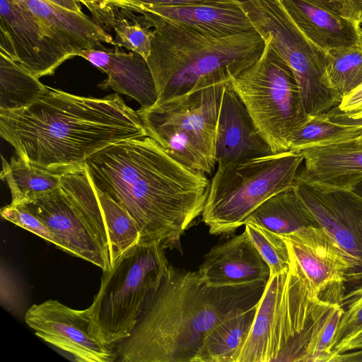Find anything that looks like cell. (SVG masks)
Segmentation results:
<instances>
[{"instance_id": "obj_1", "label": "cell", "mask_w": 362, "mask_h": 362, "mask_svg": "<svg viewBox=\"0 0 362 362\" xmlns=\"http://www.w3.org/2000/svg\"><path fill=\"white\" fill-rule=\"evenodd\" d=\"M85 165L94 187L134 220L140 242L165 250L180 248V238L202 214L210 187L206 174L149 136L112 144L88 157Z\"/></svg>"}, {"instance_id": "obj_2", "label": "cell", "mask_w": 362, "mask_h": 362, "mask_svg": "<svg viewBox=\"0 0 362 362\" xmlns=\"http://www.w3.org/2000/svg\"><path fill=\"white\" fill-rule=\"evenodd\" d=\"M0 135L26 163L62 175L112 144L148 136L117 94L83 97L50 87L27 107L0 111Z\"/></svg>"}, {"instance_id": "obj_3", "label": "cell", "mask_w": 362, "mask_h": 362, "mask_svg": "<svg viewBox=\"0 0 362 362\" xmlns=\"http://www.w3.org/2000/svg\"><path fill=\"white\" fill-rule=\"evenodd\" d=\"M267 283L209 286L198 271L169 263L130 335L115 345L116 361L193 362L206 334L224 320L257 305Z\"/></svg>"}, {"instance_id": "obj_4", "label": "cell", "mask_w": 362, "mask_h": 362, "mask_svg": "<svg viewBox=\"0 0 362 362\" xmlns=\"http://www.w3.org/2000/svg\"><path fill=\"white\" fill-rule=\"evenodd\" d=\"M155 29L147 59L158 95L157 101L185 94L202 79L232 81L262 54L265 40L256 30L214 37L167 22L141 11Z\"/></svg>"}, {"instance_id": "obj_5", "label": "cell", "mask_w": 362, "mask_h": 362, "mask_svg": "<svg viewBox=\"0 0 362 362\" xmlns=\"http://www.w3.org/2000/svg\"><path fill=\"white\" fill-rule=\"evenodd\" d=\"M289 252L290 267L269 277L251 329L234 362H302L315 300Z\"/></svg>"}, {"instance_id": "obj_6", "label": "cell", "mask_w": 362, "mask_h": 362, "mask_svg": "<svg viewBox=\"0 0 362 362\" xmlns=\"http://www.w3.org/2000/svg\"><path fill=\"white\" fill-rule=\"evenodd\" d=\"M228 82L206 78L185 94L139 108L136 113L148 136L184 165L210 175L216 163L218 117Z\"/></svg>"}, {"instance_id": "obj_7", "label": "cell", "mask_w": 362, "mask_h": 362, "mask_svg": "<svg viewBox=\"0 0 362 362\" xmlns=\"http://www.w3.org/2000/svg\"><path fill=\"white\" fill-rule=\"evenodd\" d=\"M303 163L299 151L218 163L202 213L211 235L229 234L271 197L293 185Z\"/></svg>"}, {"instance_id": "obj_8", "label": "cell", "mask_w": 362, "mask_h": 362, "mask_svg": "<svg viewBox=\"0 0 362 362\" xmlns=\"http://www.w3.org/2000/svg\"><path fill=\"white\" fill-rule=\"evenodd\" d=\"M22 206L53 232L62 250L103 272L112 269L105 221L86 167L63 175L58 187Z\"/></svg>"}, {"instance_id": "obj_9", "label": "cell", "mask_w": 362, "mask_h": 362, "mask_svg": "<svg viewBox=\"0 0 362 362\" xmlns=\"http://www.w3.org/2000/svg\"><path fill=\"white\" fill-rule=\"evenodd\" d=\"M266 41L259 59L230 81L273 153L290 150L293 134L310 116L287 63Z\"/></svg>"}, {"instance_id": "obj_10", "label": "cell", "mask_w": 362, "mask_h": 362, "mask_svg": "<svg viewBox=\"0 0 362 362\" xmlns=\"http://www.w3.org/2000/svg\"><path fill=\"white\" fill-rule=\"evenodd\" d=\"M156 243H139L110 271L103 272L100 289L89 307L96 330L111 346L133 330L146 298L160 284L169 262Z\"/></svg>"}, {"instance_id": "obj_11", "label": "cell", "mask_w": 362, "mask_h": 362, "mask_svg": "<svg viewBox=\"0 0 362 362\" xmlns=\"http://www.w3.org/2000/svg\"><path fill=\"white\" fill-rule=\"evenodd\" d=\"M240 2L255 30L291 69L307 113L313 116L336 107L342 97L329 82L326 51L298 28L280 0Z\"/></svg>"}, {"instance_id": "obj_12", "label": "cell", "mask_w": 362, "mask_h": 362, "mask_svg": "<svg viewBox=\"0 0 362 362\" xmlns=\"http://www.w3.org/2000/svg\"><path fill=\"white\" fill-rule=\"evenodd\" d=\"M0 53L40 78L76 56L39 17L17 0H0Z\"/></svg>"}, {"instance_id": "obj_13", "label": "cell", "mask_w": 362, "mask_h": 362, "mask_svg": "<svg viewBox=\"0 0 362 362\" xmlns=\"http://www.w3.org/2000/svg\"><path fill=\"white\" fill-rule=\"evenodd\" d=\"M25 322L44 341L82 362H112L114 346L104 342L96 330L89 307L71 308L57 300L33 305Z\"/></svg>"}, {"instance_id": "obj_14", "label": "cell", "mask_w": 362, "mask_h": 362, "mask_svg": "<svg viewBox=\"0 0 362 362\" xmlns=\"http://www.w3.org/2000/svg\"><path fill=\"white\" fill-rule=\"evenodd\" d=\"M293 187L322 228L362 269V196L351 189L305 181L296 175Z\"/></svg>"}, {"instance_id": "obj_15", "label": "cell", "mask_w": 362, "mask_h": 362, "mask_svg": "<svg viewBox=\"0 0 362 362\" xmlns=\"http://www.w3.org/2000/svg\"><path fill=\"white\" fill-rule=\"evenodd\" d=\"M295 258L314 300L328 288L343 284L356 265L320 226L308 227L281 235Z\"/></svg>"}, {"instance_id": "obj_16", "label": "cell", "mask_w": 362, "mask_h": 362, "mask_svg": "<svg viewBox=\"0 0 362 362\" xmlns=\"http://www.w3.org/2000/svg\"><path fill=\"white\" fill-rule=\"evenodd\" d=\"M198 272L212 286L267 282L270 277L268 264L245 231L211 247Z\"/></svg>"}, {"instance_id": "obj_17", "label": "cell", "mask_w": 362, "mask_h": 362, "mask_svg": "<svg viewBox=\"0 0 362 362\" xmlns=\"http://www.w3.org/2000/svg\"><path fill=\"white\" fill-rule=\"evenodd\" d=\"M274 153L260 135L230 81L223 90L218 112L215 157L226 163Z\"/></svg>"}, {"instance_id": "obj_18", "label": "cell", "mask_w": 362, "mask_h": 362, "mask_svg": "<svg viewBox=\"0 0 362 362\" xmlns=\"http://www.w3.org/2000/svg\"><path fill=\"white\" fill-rule=\"evenodd\" d=\"M129 11H147L167 22L214 37H228L255 30L240 0L177 6H137Z\"/></svg>"}, {"instance_id": "obj_19", "label": "cell", "mask_w": 362, "mask_h": 362, "mask_svg": "<svg viewBox=\"0 0 362 362\" xmlns=\"http://www.w3.org/2000/svg\"><path fill=\"white\" fill-rule=\"evenodd\" d=\"M77 56L88 60L104 71L107 78L98 86L112 89L136 100L142 108L154 105L158 100L155 81L147 61L139 54L125 52L119 47L112 49H92Z\"/></svg>"}, {"instance_id": "obj_20", "label": "cell", "mask_w": 362, "mask_h": 362, "mask_svg": "<svg viewBox=\"0 0 362 362\" xmlns=\"http://www.w3.org/2000/svg\"><path fill=\"white\" fill-rule=\"evenodd\" d=\"M298 28L317 47L360 45L362 29L343 17L336 0H280Z\"/></svg>"}, {"instance_id": "obj_21", "label": "cell", "mask_w": 362, "mask_h": 362, "mask_svg": "<svg viewBox=\"0 0 362 362\" xmlns=\"http://www.w3.org/2000/svg\"><path fill=\"white\" fill-rule=\"evenodd\" d=\"M298 151L304 165L297 176L302 180L351 189L362 180V141L358 137Z\"/></svg>"}, {"instance_id": "obj_22", "label": "cell", "mask_w": 362, "mask_h": 362, "mask_svg": "<svg viewBox=\"0 0 362 362\" xmlns=\"http://www.w3.org/2000/svg\"><path fill=\"white\" fill-rule=\"evenodd\" d=\"M39 17L78 54L103 49V43L114 45L112 37L83 13L66 9L49 0H17Z\"/></svg>"}, {"instance_id": "obj_23", "label": "cell", "mask_w": 362, "mask_h": 362, "mask_svg": "<svg viewBox=\"0 0 362 362\" xmlns=\"http://www.w3.org/2000/svg\"><path fill=\"white\" fill-rule=\"evenodd\" d=\"M247 222L255 223L279 235L320 226L293 185L263 202L250 214Z\"/></svg>"}, {"instance_id": "obj_24", "label": "cell", "mask_w": 362, "mask_h": 362, "mask_svg": "<svg viewBox=\"0 0 362 362\" xmlns=\"http://www.w3.org/2000/svg\"><path fill=\"white\" fill-rule=\"evenodd\" d=\"M257 304L216 325L204 339L193 362H234L251 329Z\"/></svg>"}, {"instance_id": "obj_25", "label": "cell", "mask_w": 362, "mask_h": 362, "mask_svg": "<svg viewBox=\"0 0 362 362\" xmlns=\"http://www.w3.org/2000/svg\"><path fill=\"white\" fill-rule=\"evenodd\" d=\"M362 134V122L350 120L337 109L310 116L291 136L289 149L336 144L355 139Z\"/></svg>"}, {"instance_id": "obj_26", "label": "cell", "mask_w": 362, "mask_h": 362, "mask_svg": "<svg viewBox=\"0 0 362 362\" xmlns=\"http://www.w3.org/2000/svg\"><path fill=\"white\" fill-rule=\"evenodd\" d=\"M1 178L8 183L11 204L22 205L56 189L62 174L49 171L26 163L19 156L8 162L2 156Z\"/></svg>"}, {"instance_id": "obj_27", "label": "cell", "mask_w": 362, "mask_h": 362, "mask_svg": "<svg viewBox=\"0 0 362 362\" xmlns=\"http://www.w3.org/2000/svg\"><path fill=\"white\" fill-rule=\"evenodd\" d=\"M39 78L0 53V111L28 107L47 90Z\"/></svg>"}, {"instance_id": "obj_28", "label": "cell", "mask_w": 362, "mask_h": 362, "mask_svg": "<svg viewBox=\"0 0 362 362\" xmlns=\"http://www.w3.org/2000/svg\"><path fill=\"white\" fill-rule=\"evenodd\" d=\"M343 313L339 303L320 298L314 301L309 339L302 362H329L330 345Z\"/></svg>"}, {"instance_id": "obj_29", "label": "cell", "mask_w": 362, "mask_h": 362, "mask_svg": "<svg viewBox=\"0 0 362 362\" xmlns=\"http://www.w3.org/2000/svg\"><path fill=\"white\" fill-rule=\"evenodd\" d=\"M115 8L113 6L100 3L90 11L103 28H113L115 33L114 46L136 52L147 61L151 52L153 31L135 20L132 21L119 16Z\"/></svg>"}, {"instance_id": "obj_30", "label": "cell", "mask_w": 362, "mask_h": 362, "mask_svg": "<svg viewBox=\"0 0 362 362\" xmlns=\"http://www.w3.org/2000/svg\"><path fill=\"white\" fill-rule=\"evenodd\" d=\"M95 190L109 235L113 267L126 252L140 242L141 234L137 224L124 208Z\"/></svg>"}, {"instance_id": "obj_31", "label": "cell", "mask_w": 362, "mask_h": 362, "mask_svg": "<svg viewBox=\"0 0 362 362\" xmlns=\"http://www.w3.org/2000/svg\"><path fill=\"white\" fill-rule=\"evenodd\" d=\"M326 72L330 85L341 97L350 93L362 83V46L327 50Z\"/></svg>"}, {"instance_id": "obj_32", "label": "cell", "mask_w": 362, "mask_h": 362, "mask_svg": "<svg viewBox=\"0 0 362 362\" xmlns=\"http://www.w3.org/2000/svg\"><path fill=\"white\" fill-rule=\"evenodd\" d=\"M247 233L270 269V276L288 269L290 252L284 238L259 224L247 222Z\"/></svg>"}, {"instance_id": "obj_33", "label": "cell", "mask_w": 362, "mask_h": 362, "mask_svg": "<svg viewBox=\"0 0 362 362\" xmlns=\"http://www.w3.org/2000/svg\"><path fill=\"white\" fill-rule=\"evenodd\" d=\"M340 304L344 313L330 345L331 352L362 329V285L344 296Z\"/></svg>"}, {"instance_id": "obj_34", "label": "cell", "mask_w": 362, "mask_h": 362, "mask_svg": "<svg viewBox=\"0 0 362 362\" xmlns=\"http://www.w3.org/2000/svg\"><path fill=\"white\" fill-rule=\"evenodd\" d=\"M1 216L5 220L38 235L61 250V244L53 232L22 205L10 204L4 206L1 209Z\"/></svg>"}, {"instance_id": "obj_35", "label": "cell", "mask_w": 362, "mask_h": 362, "mask_svg": "<svg viewBox=\"0 0 362 362\" xmlns=\"http://www.w3.org/2000/svg\"><path fill=\"white\" fill-rule=\"evenodd\" d=\"M23 302L22 288L11 269L1 261L0 266V303L1 306L12 314L21 312Z\"/></svg>"}, {"instance_id": "obj_36", "label": "cell", "mask_w": 362, "mask_h": 362, "mask_svg": "<svg viewBox=\"0 0 362 362\" xmlns=\"http://www.w3.org/2000/svg\"><path fill=\"white\" fill-rule=\"evenodd\" d=\"M337 109L350 120L362 122V83L344 95Z\"/></svg>"}, {"instance_id": "obj_37", "label": "cell", "mask_w": 362, "mask_h": 362, "mask_svg": "<svg viewBox=\"0 0 362 362\" xmlns=\"http://www.w3.org/2000/svg\"><path fill=\"white\" fill-rule=\"evenodd\" d=\"M234 1L237 0H129L122 9L130 10L137 6H177Z\"/></svg>"}, {"instance_id": "obj_38", "label": "cell", "mask_w": 362, "mask_h": 362, "mask_svg": "<svg viewBox=\"0 0 362 362\" xmlns=\"http://www.w3.org/2000/svg\"><path fill=\"white\" fill-rule=\"evenodd\" d=\"M338 7L343 17L360 26L362 23V0H339Z\"/></svg>"}, {"instance_id": "obj_39", "label": "cell", "mask_w": 362, "mask_h": 362, "mask_svg": "<svg viewBox=\"0 0 362 362\" xmlns=\"http://www.w3.org/2000/svg\"><path fill=\"white\" fill-rule=\"evenodd\" d=\"M358 349H362V329L337 346L332 351V358L336 354Z\"/></svg>"}, {"instance_id": "obj_40", "label": "cell", "mask_w": 362, "mask_h": 362, "mask_svg": "<svg viewBox=\"0 0 362 362\" xmlns=\"http://www.w3.org/2000/svg\"><path fill=\"white\" fill-rule=\"evenodd\" d=\"M330 362H362V349L336 354Z\"/></svg>"}, {"instance_id": "obj_41", "label": "cell", "mask_w": 362, "mask_h": 362, "mask_svg": "<svg viewBox=\"0 0 362 362\" xmlns=\"http://www.w3.org/2000/svg\"><path fill=\"white\" fill-rule=\"evenodd\" d=\"M51 2L58 4L66 9L77 13H83L80 6V1L78 0H49Z\"/></svg>"}, {"instance_id": "obj_42", "label": "cell", "mask_w": 362, "mask_h": 362, "mask_svg": "<svg viewBox=\"0 0 362 362\" xmlns=\"http://www.w3.org/2000/svg\"><path fill=\"white\" fill-rule=\"evenodd\" d=\"M129 0H100V3L122 8Z\"/></svg>"}, {"instance_id": "obj_43", "label": "cell", "mask_w": 362, "mask_h": 362, "mask_svg": "<svg viewBox=\"0 0 362 362\" xmlns=\"http://www.w3.org/2000/svg\"><path fill=\"white\" fill-rule=\"evenodd\" d=\"M79 1L84 4L89 11L100 3V0H79Z\"/></svg>"}, {"instance_id": "obj_44", "label": "cell", "mask_w": 362, "mask_h": 362, "mask_svg": "<svg viewBox=\"0 0 362 362\" xmlns=\"http://www.w3.org/2000/svg\"><path fill=\"white\" fill-rule=\"evenodd\" d=\"M352 189L362 196V180L359 181L353 188Z\"/></svg>"}, {"instance_id": "obj_45", "label": "cell", "mask_w": 362, "mask_h": 362, "mask_svg": "<svg viewBox=\"0 0 362 362\" xmlns=\"http://www.w3.org/2000/svg\"><path fill=\"white\" fill-rule=\"evenodd\" d=\"M360 45L362 46V32L361 34Z\"/></svg>"}, {"instance_id": "obj_46", "label": "cell", "mask_w": 362, "mask_h": 362, "mask_svg": "<svg viewBox=\"0 0 362 362\" xmlns=\"http://www.w3.org/2000/svg\"><path fill=\"white\" fill-rule=\"evenodd\" d=\"M358 138L362 141V134L359 136H358Z\"/></svg>"}, {"instance_id": "obj_47", "label": "cell", "mask_w": 362, "mask_h": 362, "mask_svg": "<svg viewBox=\"0 0 362 362\" xmlns=\"http://www.w3.org/2000/svg\"><path fill=\"white\" fill-rule=\"evenodd\" d=\"M336 1H337L339 2V0H336Z\"/></svg>"}, {"instance_id": "obj_48", "label": "cell", "mask_w": 362, "mask_h": 362, "mask_svg": "<svg viewBox=\"0 0 362 362\" xmlns=\"http://www.w3.org/2000/svg\"><path fill=\"white\" fill-rule=\"evenodd\" d=\"M79 1V0H78Z\"/></svg>"}]
</instances>
